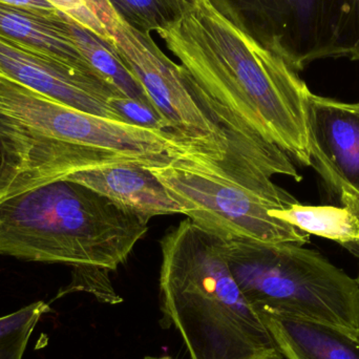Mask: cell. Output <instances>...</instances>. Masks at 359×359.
Here are the masks:
<instances>
[{"label":"cell","mask_w":359,"mask_h":359,"mask_svg":"<svg viewBox=\"0 0 359 359\" xmlns=\"http://www.w3.org/2000/svg\"><path fill=\"white\" fill-rule=\"evenodd\" d=\"M293 71L328 58L359 60V0H208Z\"/></svg>","instance_id":"cell-5"},{"label":"cell","mask_w":359,"mask_h":359,"mask_svg":"<svg viewBox=\"0 0 359 359\" xmlns=\"http://www.w3.org/2000/svg\"><path fill=\"white\" fill-rule=\"evenodd\" d=\"M109 102L111 107L123 118L126 123L170 134L168 123L155 107L128 98L124 95L113 97L109 99Z\"/></svg>","instance_id":"cell-17"},{"label":"cell","mask_w":359,"mask_h":359,"mask_svg":"<svg viewBox=\"0 0 359 359\" xmlns=\"http://www.w3.org/2000/svg\"><path fill=\"white\" fill-rule=\"evenodd\" d=\"M0 37L80 71L100 76L78 50L59 11L40 14L0 4Z\"/></svg>","instance_id":"cell-12"},{"label":"cell","mask_w":359,"mask_h":359,"mask_svg":"<svg viewBox=\"0 0 359 359\" xmlns=\"http://www.w3.org/2000/svg\"><path fill=\"white\" fill-rule=\"evenodd\" d=\"M283 358L359 359V330L269 309H257Z\"/></svg>","instance_id":"cell-11"},{"label":"cell","mask_w":359,"mask_h":359,"mask_svg":"<svg viewBox=\"0 0 359 359\" xmlns=\"http://www.w3.org/2000/svg\"><path fill=\"white\" fill-rule=\"evenodd\" d=\"M57 11L63 13L86 29L103 39L113 41L111 34L90 10L86 0H46Z\"/></svg>","instance_id":"cell-18"},{"label":"cell","mask_w":359,"mask_h":359,"mask_svg":"<svg viewBox=\"0 0 359 359\" xmlns=\"http://www.w3.org/2000/svg\"><path fill=\"white\" fill-rule=\"evenodd\" d=\"M97 18L101 21L109 31V27L117 20L118 16L107 0H86Z\"/></svg>","instance_id":"cell-19"},{"label":"cell","mask_w":359,"mask_h":359,"mask_svg":"<svg viewBox=\"0 0 359 359\" xmlns=\"http://www.w3.org/2000/svg\"><path fill=\"white\" fill-rule=\"evenodd\" d=\"M0 77L77 111L124 122L109 102L123 94L101 76L80 71L1 37Z\"/></svg>","instance_id":"cell-8"},{"label":"cell","mask_w":359,"mask_h":359,"mask_svg":"<svg viewBox=\"0 0 359 359\" xmlns=\"http://www.w3.org/2000/svg\"><path fill=\"white\" fill-rule=\"evenodd\" d=\"M341 206L295 203L284 209H271L270 215L309 236L333 241L359 257V198L346 196Z\"/></svg>","instance_id":"cell-13"},{"label":"cell","mask_w":359,"mask_h":359,"mask_svg":"<svg viewBox=\"0 0 359 359\" xmlns=\"http://www.w3.org/2000/svg\"><path fill=\"white\" fill-rule=\"evenodd\" d=\"M170 1L178 4V6H181L182 8H184V10L187 12V11H189L190 8L196 4L198 0H170Z\"/></svg>","instance_id":"cell-21"},{"label":"cell","mask_w":359,"mask_h":359,"mask_svg":"<svg viewBox=\"0 0 359 359\" xmlns=\"http://www.w3.org/2000/svg\"><path fill=\"white\" fill-rule=\"evenodd\" d=\"M0 4L25 8V10L40 13V14H50L57 11L46 0H0Z\"/></svg>","instance_id":"cell-20"},{"label":"cell","mask_w":359,"mask_h":359,"mask_svg":"<svg viewBox=\"0 0 359 359\" xmlns=\"http://www.w3.org/2000/svg\"><path fill=\"white\" fill-rule=\"evenodd\" d=\"M308 128L312 168L341 200L359 198V103L310 93Z\"/></svg>","instance_id":"cell-9"},{"label":"cell","mask_w":359,"mask_h":359,"mask_svg":"<svg viewBox=\"0 0 359 359\" xmlns=\"http://www.w3.org/2000/svg\"><path fill=\"white\" fill-rule=\"evenodd\" d=\"M122 21L141 33L163 31L175 25L186 11L170 0H107Z\"/></svg>","instance_id":"cell-15"},{"label":"cell","mask_w":359,"mask_h":359,"mask_svg":"<svg viewBox=\"0 0 359 359\" xmlns=\"http://www.w3.org/2000/svg\"><path fill=\"white\" fill-rule=\"evenodd\" d=\"M69 181L81 184L134 215L149 219L160 215H185L182 203L139 162L114 164L71 175Z\"/></svg>","instance_id":"cell-10"},{"label":"cell","mask_w":359,"mask_h":359,"mask_svg":"<svg viewBox=\"0 0 359 359\" xmlns=\"http://www.w3.org/2000/svg\"><path fill=\"white\" fill-rule=\"evenodd\" d=\"M158 35L184 73L291 159L312 166L308 128L311 90L282 58L198 0Z\"/></svg>","instance_id":"cell-1"},{"label":"cell","mask_w":359,"mask_h":359,"mask_svg":"<svg viewBox=\"0 0 359 359\" xmlns=\"http://www.w3.org/2000/svg\"><path fill=\"white\" fill-rule=\"evenodd\" d=\"M149 168L183 204L190 221L219 238L303 246L310 243L309 234L270 215L271 209H280L278 205L213 172L194 156L181 154Z\"/></svg>","instance_id":"cell-6"},{"label":"cell","mask_w":359,"mask_h":359,"mask_svg":"<svg viewBox=\"0 0 359 359\" xmlns=\"http://www.w3.org/2000/svg\"><path fill=\"white\" fill-rule=\"evenodd\" d=\"M149 222L61 180L0 203V255L113 271L128 261Z\"/></svg>","instance_id":"cell-3"},{"label":"cell","mask_w":359,"mask_h":359,"mask_svg":"<svg viewBox=\"0 0 359 359\" xmlns=\"http://www.w3.org/2000/svg\"><path fill=\"white\" fill-rule=\"evenodd\" d=\"M109 33L122 60L187 154L221 161L227 149L225 134L215 116L202 109L188 90L180 65L162 52L151 35L133 29L119 17Z\"/></svg>","instance_id":"cell-7"},{"label":"cell","mask_w":359,"mask_h":359,"mask_svg":"<svg viewBox=\"0 0 359 359\" xmlns=\"http://www.w3.org/2000/svg\"><path fill=\"white\" fill-rule=\"evenodd\" d=\"M60 16L78 50L99 75L124 96L156 109L144 88L122 60L113 41L99 37L63 13L60 12Z\"/></svg>","instance_id":"cell-14"},{"label":"cell","mask_w":359,"mask_h":359,"mask_svg":"<svg viewBox=\"0 0 359 359\" xmlns=\"http://www.w3.org/2000/svg\"><path fill=\"white\" fill-rule=\"evenodd\" d=\"M50 310L39 301L0 318V359H22L35 327Z\"/></svg>","instance_id":"cell-16"},{"label":"cell","mask_w":359,"mask_h":359,"mask_svg":"<svg viewBox=\"0 0 359 359\" xmlns=\"http://www.w3.org/2000/svg\"><path fill=\"white\" fill-rule=\"evenodd\" d=\"M356 280H358V282L359 283V273H358V278H356Z\"/></svg>","instance_id":"cell-23"},{"label":"cell","mask_w":359,"mask_h":359,"mask_svg":"<svg viewBox=\"0 0 359 359\" xmlns=\"http://www.w3.org/2000/svg\"><path fill=\"white\" fill-rule=\"evenodd\" d=\"M160 245L162 311L190 359H283L230 271L223 238L187 219Z\"/></svg>","instance_id":"cell-2"},{"label":"cell","mask_w":359,"mask_h":359,"mask_svg":"<svg viewBox=\"0 0 359 359\" xmlns=\"http://www.w3.org/2000/svg\"><path fill=\"white\" fill-rule=\"evenodd\" d=\"M143 359H174V358H170V356H163V358H151V356H147V358H145Z\"/></svg>","instance_id":"cell-22"},{"label":"cell","mask_w":359,"mask_h":359,"mask_svg":"<svg viewBox=\"0 0 359 359\" xmlns=\"http://www.w3.org/2000/svg\"><path fill=\"white\" fill-rule=\"evenodd\" d=\"M230 271L257 309L359 330V283L318 251L292 243L223 238Z\"/></svg>","instance_id":"cell-4"}]
</instances>
